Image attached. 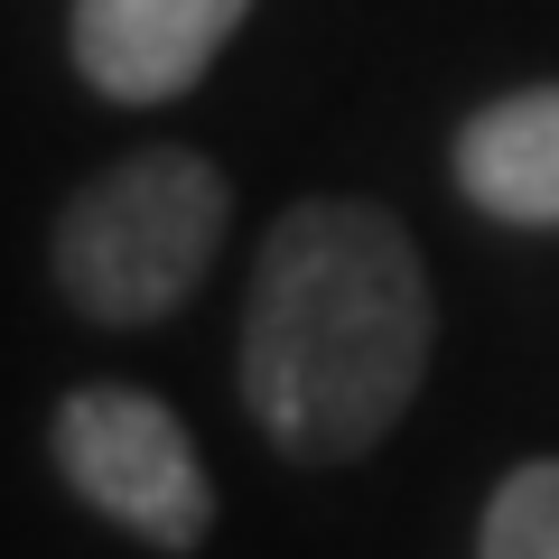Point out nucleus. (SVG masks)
Returning <instances> with one entry per match:
<instances>
[{"mask_svg": "<svg viewBox=\"0 0 559 559\" xmlns=\"http://www.w3.org/2000/svg\"><path fill=\"white\" fill-rule=\"evenodd\" d=\"M439 299L382 197H299L261 234L242 299V411L299 466H355L411 419Z\"/></svg>", "mask_w": 559, "mask_h": 559, "instance_id": "f257e3e1", "label": "nucleus"}, {"mask_svg": "<svg viewBox=\"0 0 559 559\" xmlns=\"http://www.w3.org/2000/svg\"><path fill=\"white\" fill-rule=\"evenodd\" d=\"M224 224H234V178L205 150L150 140L57 205V234H47L57 299L94 326H159L215 271Z\"/></svg>", "mask_w": 559, "mask_h": 559, "instance_id": "f03ea898", "label": "nucleus"}, {"mask_svg": "<svg viewBox=\"0 0 559 559\" xmlns=\"http://www.w3.org/2000/svg\"><path fill=\"white\" fill-rule=\"evenodd\" d=\"M47 457L75 485V503H94L103 522H121L168 559L205 550L215 532V476H205L187 419L140 382H75L47 419Z\"/></svg>", "mask_w": 559, "mask_h": 559, "instance_id": "7ed1b4c3", "label": "nucleus"}, {"mask_svg": "<svg viewBox=\"0 0 559 559\" xmlns=\"http://www.w3.org/2000/svg\"><path fill=\"white\" fill-rule=\"evenodd\" d=\"M252 0H75L66 47L103 103H178L215 75Z\"/></svg>", "mask_w": 559, "mask_h": 559, "instance_id": "20e7f679", "label": "nucleus"}, {"mask_svg": "<svg viewBox=\"0 0 559 559\" xmlns=\"http://www.w3.org/2000/svg\"><path fill=\"white\" fill-rule=\"evenodd\" d=\"M457 197L495 224L559 234V84H522L466 112L457 131Z\"/></svg>", "mask_w": 559, "mask_h": 559, "instance_id": "39448f33", "label": "nucleus"}, {"mask_svg": "<svg viewBox=\"0 0 559 559\" xmlns=\"http://www.w3.org/2000/svg\"><path fill=\"white\" fill-rule=\"evenodd\" d=\"M476 559H559V457H532L495 485L476 522Z\"/></svg>", "mask_w": 559, "mask_h": 559, "instance_id": "423d86ee", "label": "nucleus"}]
</instances>
